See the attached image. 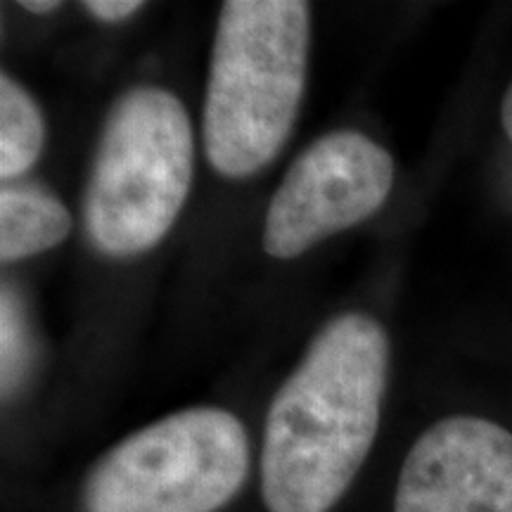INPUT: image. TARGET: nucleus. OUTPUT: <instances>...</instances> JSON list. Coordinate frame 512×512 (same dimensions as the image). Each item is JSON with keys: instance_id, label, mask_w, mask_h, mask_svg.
<instances>
[{"instance_id": "f257e3e1", "label": "nucleus", "mask_w": 512, "mask_h": 512, "mask_svg": "<svg viewBox=\"0 0 512 512\" xmlns=\"http://www.w3.org/2000/svg\"><path fill=\"white\" fill-rule=\"evenodd\" d=\"M389 380V337L342 313L318 332L268 408L261 496L268 512H330L366 463Z\"/></svg>"}, {"instance_id": "f03ea898", "label": "nucleus", "mask_w": 512, "mask_h": 512, "mask_svg": "<svg viewBox=\"0 0 512 512\" xmlns=\"http://www.w3.org/2000/svg\"><path fill=\"white\" fill-rule=\"evenodd\" d=\"M311 10L302 0H228L221 5L202 140L226 178L261 171L290 138L306 86Z\"/></svg>"}, {"instance_id": "7ed1b4c3", "label": "nucleus", "mask_w": 512, "mask_h": 512, "mask_svg": "<svg viewBox=\"0 0 512 512\" xmlns=\"http://www.w3.org/2000/svg\"><path fill=\"white\" fill-rule=\"evenodd\" d=\"M195 169V136L183 102L136 86L102 126L86 192L83 226L98 252L124 259L159 245L181 214Z\"/></svg>"}, {"instance_id": "20e7f679", "label": "nucleus", "mask_w": 512, "mask_h": 512, "mask_svg": "<svg viewBox=\"0 0 512 512\" xmlns=\"http://www.w3.org/2000/svg\"><path fill=\"white\" fill-rule=\"evenodd\" d=\"M249 475L242 422L188 408L152 422L102 456L83 484V512H216Z\"/></svg>"}, {"instance_id": "39448f33", "label": "nucleus", "mask_w": 512, "mask_h": 512, "mask_svg": "<svg viewBox=\"0 0 512 512\" xmlns=\"http://www.w3.org/2000/svg\"><path fill=\"white\" fill-rule=\"evenodd\" d=\"M394 159L358 131H335L294 159L266 211L264 249L294 259L330 235L358 226L387 202Z\"/></svg>"}, {"instance_id": "423d86ee", "label": "nucleus", "mask_w": 512, "mask_h": 512, "mask_svg": "<svg viewBox=\"0 0 512 512\" xmlns=\"http://www.w3.org/2000/svg\"><path fill=\"white\" fill-rule=\"evenodd\" d=\"M394 512H512V432L475 415L434 422L403 460Z\"/></svg>"}, {"instance_id": "0eeeda50", "label": "nucleus", "mask_w": 512, "mask_h": 512, "mask_svg": "<svg viewBox=\"0 0 512 512\" xmlns=\"http://www.w3.org/2000/svg\"><path fill=\"white\" fill-rule=\"evenodd\" d=\"M72 230V214L55 192L12 181L0 190V259L3 264L48 252Z\"/></svg>"}, {"instance_id": "6e6552de", "label": "nucleus", "mask_w": 512, "mask_h": 512, "mask_svg": "<svg viewBox=\"0 0 512 512\" xmlns=\"http://www.w3.org/2000/svg\"><path fill=\"white\" fill-rule=\"evenodd\" d=\"M46 143L41 107L10 74L0 76V178L17 181L38 162Z\"/></svg>"}, {"instance_id": "1a4fd4ad", "label": "nucleus", "mask_w": 512, "mask_h": 512, "mask_svg": "<svg viewBox=\"0 0 512 512\" xmlns=\"http://www.w3.org/2000/svg\"><path fill=\"white\" fill-rule=\"evenodd\" d=\"M0 351H3V394L15 392L27 366L29 337L19 311L15 292L8 285L3 287V309H0Z\"/></svg>"}, {"instance_id": "9d476101", "label": "nucleus", "mask_w": 512, "mask_h": 512, "mask_svg": "<svg viewBox=\"0 0 512 512\" xmlns=\"http://www.w3.org/2000/svg\"><path fill=\"white\" fill-rule=\"evenodd\" d=\"M143 8L145 5L140 0H88V3H83V10L102 19V22H124Z\"/></svg>"}, {"instance_id": "9b49d317", "label": "nucleus", "mask_w": 512, "mask_h": 512, "mask_svg": "<svg viewBox=\"0 0 512 512\" xmlns=\"http://www.w3.org/2000/svg\"><path fill=\"white\" fill-rule=\"evenodd\" d=\"M22 8L34 12V15H50L60 8V3H55V0H27V3H22Z\"/></svg>"}, {"instance_id": "f8f14e48", "label": "nucleus", "mask_w": 512, "mask_h": 512, "mask_svg": "<svg viewBox=\"0 0 512 512\" xmlns=\"http://www.w3.org/2000/svg\"><path fill=\"white\" fill-rule=\"evenodd\" d=\"M501 121H503V128L505 133H508V138L512 140V83L508 86V91L503 95V105H501Z\"/></svg>"}]
</instances>
